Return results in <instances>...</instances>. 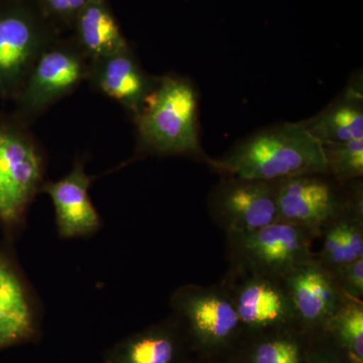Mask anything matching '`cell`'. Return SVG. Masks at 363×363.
<instances>
[{"label":"cell","instance_id":"obj_1","mask_svg":"<svg viewBox=\"0 0 363 363\" xmlns=\"http://www.w3.org/2000/svg\"><path fill=\"white\" fill-rule=\"evenodd\" d=\"M208 164L224 177L264 182L327 172L323 145L301 123L260 131Z\"/></svg>","mask_w":363,"mask_h":363},{"label":"cell","instance_id":"obj_2","mask_svg":"<svg viewBox=\"0 0 363 363\" xmlns=\"http://www.w3.org/2000/svg\"><path fill=\"white\" fill-rule=\"evenodd\" d=\"M135 123L138 145L133 160L145 156H186L207 162L198 130L197 92L185 79L157 78Z\"/></svg>","mask_w":363,"mask_h":363},{"label":"cell","instance_id":"obj_3","mask_svg":"<svg viewBox=\"0 0 363 363\" xmlns=\"http://www.w3.org/2000/svg\"><path fill=\"white\" fill-rule=\"evenodd\" d=\"M169 305L198 357H229L240 342L242 325L221 284L182 286L172 294Z\"/></svg>","mask_w":363,"mask_h":363},{"label":"cell","instance_id":"obj_4","mask_svg":"<svg viewBox=\"0 0 363 363\" xmlns=\"http://www.w3.org/2000/svg\"><path fill=\"white\" fill-rule=\"evenodd\" d=\"M61 33L35 0L0 4V97L18 96L40 54Z\"/></svg>","mask_w":363,"mask_h":363},{"label":"cell","instance_id":"obj_5","mask_svg":"<svg viewBox=\"0 0 363 363\" xmlns=\"http://www.w3.org/2000/svg\"><path fill=\"white\" fill-rule=\"evenodd\" d=\"M45 171L47 160L33 135L23 126L0 124V221L9 230L25 225Z\"/></svg>","mask_w":363,"mask_h":363},{"label":"cell","instance_id":"obj_6","mask_svg":"<svg viewBox=\"0 0 363 363\" xmlns=\"http://www.w3.org/2000/svg\"><path fill=\"white\" fill-rule=\"evenodd\" d=\"M312 233L277 221L255 230L226 233L229 267L281 279L298 264L313 259Z\"/></svg>","mask_w":363,"mask_h":363},{"label":"cell","instance_id":"obj_7","mask_svg":"<svg viewBox=\"0 0 363 363\" xmlns=\"http://www.w3.org/2000/svg\"><path fill=\"white\" fill-rule=\"evenodd\" d=\"M90 60L74 38L59 35L45 48L18 93L21 121H33L77 89L89 75Z\"/></svg>","mask_w":363,"mask_h":363},{"label":"cell","instance_id":"obj_8","mask_svg":"<svg viewBox=\"0 0 363 363\" xmlns=\"http://www.w3.org/2000/svg\"><path fill=\"white\" fill-rule=\"evenodd\" d=\"M220 284L233 301L243 333L298 324L283 279L228 267Z\"/></svg>","mask_w":363,"mask_h":363},{"label":"cell","instance_id":"obj_9","mask_svg":"<svg viewBox=\"0 0 363 363\" xmlns=\"http://www.w3.org/2000/svg\"><path fill=\"white\" fill-rule=\"evenodd\" d=\"M212 219L226 233L255 230L279 221L276 182L224 177L210 194Z\"/></svg>","mask_w":363,"mask_h":363},{"label":"cell","instance_id":"obj_10","mask_svg":"<svg viewBox=\"0 0 363 363\" xmlns=\"http://www.w3.org/2000/svg\"><path fill=\"white\" fill-rule=\"evenodd\" d=\"M322 175H301L276 182L279 221L305 229L316 238L345 211L350 202V197L342 199Z\"/></svg>","mask_w":363,"mask_h":363},{"label":"cell","instance_id":"obj_11","mask_svg":"<svg viewBox=\"0 0 363 363\" xmlns=\"http://www.w3.org/2000/svg\"><path fill=\"white\" fill-rule=\"evenodd\" d=\"M42 322L39 296L11 257L0 252V350L37 342Z\"/></svg>","mask_w":363,"mask_h":363},{"label":"cell","instance_id":"obj_12","mask_svg":"<svg viewBox=\"0 0 363 363\" xmlns=\"http://www.w3.org/2000/svg\"><path fill=\"white\" fill-rule=\"evenodd\" d=\"M281 279L290 296L298 324L310 333L325 331L347 297L316 255L298 264Z\"/></svg>","mask_w":363,"mask_h":363},{"label":"cell","instance_id":"obj_13","mask_svg":"<svg viewBox=\"0 0 363 363\" xmlns=\"http://www.w3.org/2000/svg\"><path fill=\"white\" fill-rule=\"evenodd\" d=\"M91 184L92 177L86 173L85 162L77 160L65 177L45 181L40 189L54 204L57 230L62 240L89 238L104 226L90 198Z\"/></svg>","mask_w":363,"mask_h":363},{"label":"cell","instance_id":"obj_14","mask_svg":"<svg viewBox=\"0 0 363 363\" xmlns=\"http://www.w3.org/2000/svg\"><path fill=\"white\" fill-rule=\"evenodd\" d=\"M192 352L176 315L114 344L102 363H186Z\"/></svg>","mask_w":363,"mask_h":363},{"label":"cell","instance_id":"obj_15","mask_svg":"<svg viewBox=\"0 0 363 363\" xmlns=\"http://www.w3.org/2000/svg\"><path fill=\"white\" fill-rule=\"evenodd\" d=\"M157 79L145 73L130 47L90 61L87 80L93 88L123 105L135 118L142 111Z\"/></svg>","mask_w":363,"mask_h":363},{"label":"cell","instance_id":"obj_16","mask_svg":"<svg viewBox=\"0 0 363 363\" xmlns=\"http://www.w3.org/2000/svg\"><path fill=\"white\" fill-rule=\"evenodd\" d=\"M312 336L298 324L243 333L229 357L233 363H306Z\"/></svg>","mask_w":363,"mask_h":363},{"label":"cell","instance_id":"obj_17","mask_svg":"<svg viewBox=\"0 0 363 363\" xmlns=\"http://www.w3.org/2000/svg\"><path fill=\"white\" fill-rule=\"evenodd\" d=\"M72 37L90 61L128 49L107 0H90L71 28Z\"/></svg>","mask_w":363,"mask_h":363},{"label":"cell","instance_id":"obj_18","mask_svg":"<svg viewBox=\"0 0 363 363\" xmlns=\"http://www.w3.org/2000/svg\"><path fill=\"white\" fill-rule=\"evenodd\" d=\"M303 123L322 143H344L363 138L362 93L350 89L345 96Z\"/></svg>","mask_w":363,"mask_h":363},{"label":"cell","instance_id":"obj_19","mask_svg":"<svg viewBox=\"0 0 363 363\" xmlns=\"http://www.w3.org/2000/svg\"><path fill=\"white\" fill-rule=\"evenodd\" d=\"M325 332L348 354L363 359V301L347 296Z\"/></svg>","mask_w":363,"mask_h":363},{"label":"cell","instance_id":"obj_20","mask_svg":"<svg viewBox=\"0 0 363 363\" xmlns=\"http://www.w3.org/2000/svg\"><path fill=\"white\" fill-rule=\"evenodd\" d=\"M328 176L343 185L363 176V138L348 142L322 143Z\"/></svg>","mask_w":363,"mask_h":363},{"label":"cell","instance_id":"obj_21","mask_svg":"<svg viewBox=\"0 0 363 363\" xmlns=\"http://www.w3.org/2000/svg\"><path fill=\"white\" fill-rule=\"evenodd\" d=\"M45 16L61 32L71 30L74 21L90 0H35Z\"/></svg>","mask_w":363,"mask_h":363},{"label":"cell","instance_id":"obj_22","mask_svg":"<svg viewBox=\"0 0 363 363\" xmlns=\"http://www.w3.org/2000/svg\"><path fill=\"white\" fill-rule=\"evenodd\" d=\"M306 363H347V353L327 332L313 333Z\"/></svg>","mask_w":363,"mask_h":363},{"label":"cell","instance_id":"obj_23","mask_svg":"<svg viewBox=\"0 0 363 363\" xmlns=\"http://www.w3.org/2000/svg\"><path fill=\"white\" fill-rule=\"evenodd\" d=\"M345 295L363 298V257L329 271Z\"/></svg>","mask_w":363,"mask_h":363},{"label":"cell","instance_id":"obj_24","mask_svg":"<svg viewBox=\"0 0 363 363\" xmlns=\"http://www.w3.org/2000/svg\"><path fill=\"white\" fill-rule=\"evenodd\" d=\"M200 360H198V362H190V359L188 360L186 363H216L214 362V358H208V357H199Z\"/></svg>","mask_w":363,"mask_h":363},{"label":"cell","instance_id":"obj_25","mask_svg":"<svg viewBox=\"0 0 363 363\" xmlns=\"http://www.w3.org/2000/svg\"><path fill=\"white\" fill-rule=\"evenodd\" d=\"M347 363H363V359H360V358L352 357V355L348 354L347 353Z\"/></svg>","mask_w":363,"mask_h":363},{"label":"cell","instance_id":"obj_26","mask_svg":"<svg viewBox=\"0 0 363 363\" xmlns=\"http://www.w3.org/2000/svg\"><path fill=\"white\" fill-rule=\"evenodd\" d=\"M4 1H6V0H0V4H1V2H4Z\"/></svg>","mask_w":363,"mask_h":363}]
</instances>
